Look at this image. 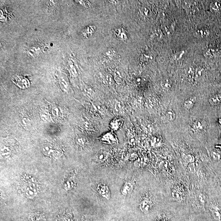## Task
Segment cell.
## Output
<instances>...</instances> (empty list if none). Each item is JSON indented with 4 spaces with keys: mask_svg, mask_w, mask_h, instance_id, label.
<instances>
[{
    "mask_svg": "<svg viewBox=\"0 0 221 221\" xmlns=\"http://www.w3.org/2000/svg\"><path fill=\"white\" fill-rule=\"evenodd\" d=\"M203 196L202 195H200V194L198 196L199 200L202 203V204H203V203H204V199Z\"/></svg>",
    "mask_w": 221,
    "mask_h": 221,
    "instance_id": "obj_32",
    "label": "cell"
},
{
    "mask_svg": "<svg viewBox=\"0 0 221 221\" xmlns=\"http://www.w3.org/2000/svg\"><path fill=\"white\" fill-rule=\"evenodd\" d=\"M21 124L24 127H28L30 125V119L28 117H23L22 118L21 120Z\"/></svg>",
    "mask_w": 221,
    "mask_h": 221,
    "instance_id": "obj_25",
    "label": "cell"
},
{
    "mask_svg": "<svg viewBox=\"0 0 221 221\" xmlns=\"http://www.w3.org/2000/svg\"><path fill=\"white\" fill-rule=\"evenodd\" d=\"M192 128L194 131L197 132H203L206 130V123L205 120H195L192 124Z\"/></svg>",
    "mask_w": 221,
    "mask_h": 221,
    "instance_id": "obj_4",
    "label": "cell"
},
{
    "mask_svg": "<svg viewBox=\"0 0 221 221\" xmlns=\"http://www.w3.org/2000/svg\"><path fill=\"white\" fill-rule=\"evenodd\" d=\"M218 51L214 49H208L204 52V55L206 57L212 58L219 54Z\"/></svg>",
    "mask_w": 221,
    "mask_h": 221,
    "instance_id": "obj_20",
    "label": "cell"
},
{
    "mask_svg": "<svg viewBox=\"0 0 221 221\" xmlns=\"http://www.w3.org/2000/svg\"><path fill=\"white\" fill-rule=\"evenodd\" d=\"M219 122L220 123V124L221 125V118H220V119L219 120Z\"/></svg>",
    "mask_w": 221,
    "mask_h": 221,
    "instance_id": "obj_33",
    "label": "cell"
},
{
    "mask_svg": "<svg viewBox=\"0 0 221 221\" xmlns=\"http://www.w3.org/2000/svg\"><path fill=\"white\" fill-rule=\"evenodd\" d=\"M211 214L214 219L217 221L221 220V209L219 206L213 205L210 208Z\"/></svg>",
    "mask_w": 221,
    "mask_h": 221,
    "instance_id": "obj_6",
    "label": "cell"
},
{
    "mask_svg": "<svg viewBox=\"0 0 221 221\" xmlns=\"http://www.w3.org/2000/svg\"><path fill=\"white\" fill-rule=\"evenodd\" d=\"M209 34V31L206 29L201 28L199 29L196 31L194 35L195 36L199 38L205 37H207Z\"/></svg>",
    "mask_w": 221,
    "mask_h": 221,
    "instance_id": "obj_17",
    "label": "cell"
},
{
    "mask_svg": "<svg viewBox=\"0 0 221 221\" xmlns=\"http://www.w3.org/2000/svg\"><path fill=\"white\" fill-rule=\"evenodd\" d=\"M196 98L195 96L190 97L187 100H185L184 102V105L185 108L188 110H190L194 106L195 102H196Z\"/></svg>",
    "mask_w": 221,
    "mask_h": 221,
    "instance_id": "obj_12",
    "label": "cell"
},
{
    "mask_svg": "<svg viewBox=\"0 0 221 221\" xmlns=\"http://www.w3.org/2000/svg\"><path fill=\"white\" fill-rule=\"evenodd\" d=\"M152 204L149 200L145 199L141 202L139 204V208L144 213H147L150 210Z\"/></svg>",
    "mask_w": 221,
    "mask_h": 221,
    "instance_id": "obj_9",
    "label": "cell"
},
{
    "mask_svg": "<svg viewBox=\"0 0 221 221\" xmlns=\"http://www.w3.org/2000/svg\"><path fill=\"white\" fill-rule=\"evenodd\" d=\"M204 69L202 67L196 68L195 70V79L199 81L202 78L204 74Z\"/></svg>",
    "mask_w": 221,
    "mask_h": 221,
    "instance_id": "obj_18",
    "label": "cell"
},
{
    "mask_svg": "<svg viewBox=\"0 0 221 221\" xmlns=\"http://www.w3.org/2000/svg\"><path fill=\"white\" fill-rule=\"evenodd\" d=\"M22 189L27 197L32 198L38 192V184L35 178L31 177H25L22 183Z\"/></svg>",
    "mask_w": 221,
    "mask_h": 221,
    "instance_id": "obj_1",
    "label": "cell"
},
{
    "mask_svg": "<svg viewBox=\"0 0 221 221\" xmlns=\"http://www.w3.org/2000/svg\"><path fill=\"white\" fill-rule=\"evenodd\" d=\"M107 157V154L104 152H100L97 154L96 155V158L97 160L102 161H104Z\"/></svg>",
    "mask_w": 221,
    "mask_h": 221,
    "instance_id": "obj_26",
    "label": "cell"
},
{
    "mask_svg": "<svg viewBox=\"0 0 221 221\" xmlns=\"http://www.w3.org/2000/svg\"><path fill=\"white\" fill-rule=\"evenodd\" d=\"M52 113L53 116H58L60 114V109L58 107H53L52 109Z\"/></svg>",
    "mask_w": 221,
    "mask_h": 221,
    "instance_id": "obj_27",
    "label": "cell"
},
{
    "mask_svg": "<svg viewBox=\"0 0 221 221\" xmlns=\"http://www.w3.org/2000/svg\"><path fill=\"white\" fill-rule=\"evenodd\" d=\"M123 121L120 118H116L111 120L110 123V129L113 131H117L122 127Z\"/></svg>",
    "mask_w": 221,
    "mask_h": 221,
    "instance_id": "obj_7",
    "label": "cell"
},
{
    "mask_svg": "<svg viewBox=\"0 0 221 221\" xmlns=\"http://www.w3.org/2000/svg\"><path fill=\"white\" fill-rule=\"evenodd\" d=\"M183 159L186 161V162L190 163H194L195 161V158L193 155L188 154V155H185L183 154L182 156Z\"/></svg>",
    "mask_w": 221,
    "mask_h": 221,
    "instance_id": "obj_21",
    "label": "cell"
},
{
    "mask_svg": "<svg viewBox=\"0 0 221 221\" xmlns=\"http://www.w3.org/2000/svg\"><path fill=\"white\" fill-rule=\"evenodd\" d=\"M188 168L190 171L192 172H195V166L194 163H190L188 165Z\"/></svg>",
    "mask_w": 221,
    "mask_h": 221,
    "instance_id": "obj_29",
    "label": "cell"
},
{
    "mask_svg": "<svg viewBox=\"0 0 221 221\" xmlns=\"http://www.w3.org/2000/svg\"><path fill=\"white\" fill-rule=\"evenodd\" d=\"M134 189L133 183L130 181H127L124 184L121 192L123 195L127 196L130 195L133 192Z\"/></svg>",
    "mask_w": 221,
    "mask_h": 221,
    "instance_id": "obj_5",
    "label": "cell"
},
{
    "mask_svg": "<svg viewBox=\"0 0 221 221\" xmlns=\"http://www.w3.org/2000/svg\"><path fill=\"white\" fill-rule=\"evenodd\" d=\"M115 34L117 38L122 41H127L128 39V35L125 30L122 28L116 29L115 31Z\"/></svg>",
    "mask_w": 221,
    "mask_h": 221,
    "instance_id": "obj_8",
    "label": "cell"
},
{
    "mask_svg": "<svg viewBox=\"0 0 221 221\" xmlns=\"http://www.w3.org/2000/svg\"><path fill=\"white\" fill-rule=\"evenodd\" d=\"M100 141L108 144L113 145L118 142V139L115 135L111 132L106 133L100 137Z\"/></svg>",
    "mask_w": 221,
    "mask_h": 221,
    "instance_id": "obj_2",
    "label": "cell"
},
{
    "mask_svg": "<svg viewBox=\"0 0 221 221\" xmlns=\"http://www.w3.org/2000/svg\"><path fill=\"white\" fill-rule=\"evenodd\" d=\"M186 75L187 80L191 82L195 79V70L192 66H190L187 68L186 71Z\"/></svg>",
    "mask_w": 221,
    "mask_h": 221,
    "instance_id": "obj_14",
    "label": "cell"
},
{
    "mask_svg": "<svg viewBox=\"0 0 221 221\" xmlns=\"http://www.w3.org/2000/svg\"><path fill=\"white\" fill-rule=\"evenodd\" d=\"M209 102L212 105L216 106L221 104V94L215 95L211 97Z\"/></svg>",
    "mask_w": 221,
    "mask_h": 221,
    "instance_id": "obj_16",
    "label": "cell"
},
{
    "mask_svg": "<svg viewBox=\"0 0 221 221\" xmlns=\"http://www.w3.org/2000/svg\"><path fill=\"white\" fill-rule=\"evenodd\" d=\"M161 85L164 91H168L171 89L172 82L170 79L168 78H165L161 80Z\"/></svg>",
    "mask_w": 221,
    "mask_h": 221,
    "instance_id": "obj_10",
    "label": "cell"
},
{
    "mask_svg": "<svg viewBox=\"0 0 221 221\" xmlns=\"http://www.w3.org/2000/svg\"><path fill=\"white\" fill-rule=\"evenodd\" d=\"M97 190L98 193L103 198L107 200L110 199V192L109 187L107 185L104 184H99L97 186Z\"/></svg>",
    "mask_w": 221,
    "mask_h": 221,
    "instance_id": "obj_3",
    "label": "cell"
},
{
    "mask_svg": "<svg viewBox=\"0 0 221 221\" xmlns=\"http://www.w3.org/2000/svg\"><path fill=\"white\" fill-rule=\"evenodd\" d=\"M165 117L167 121H174L176 119V113L172 109H168L165 112Z\"/></svg>",
    "mask_w": 221,
    "mask_h": 221,
    "instance_id": "obj_15",
    "label": "cell"
},
{
    "mask_svg": "<svg viewBox=\"0 0 221 221\" xmlns=\"http://www.w3.org/2000/svg\"><path fill=\"white\" fill-rule=\"evenodd\" d=\"M161 141V140L159 137H156L153 138V143L154 145H156V146L159 145Z\"/></svg>",
    "mask_w": 221,
    "mask_h": 221,
    "instance_id": "obj_30",
    "label": "cell"
},
{
    "mask_svg": "<svg viewBox=\"0 0 221 221\" xmlns=\"http://www.w3.org/2000/svg\"><path fill=\"white\" fill-rule=\"evenodd\" d=\"M76 143L79 146H84L85 143V140L82 137H79L77 138Z\"/></svg>",
    "mask_w": 221,
    "mask_h": 221,
    "instance_id": "obj_28",
    "label": "cell"
},
{
    "mask_svg": "<svg viewBox=\"0 0 221 221\" xmlns=\"http://www.w3.org/2000/svg\"><path fill=\"white\" fill-rule=\"evenodd\" d=\"M190 3L188 1H186L184 2V4H183V6L184 7V8H186V9H188V8L190 7Z\"/></svg>",
    "mask_w": 221,
    "mask_h": 221,
    "instance_id": "obj_31",
    "label": "cell"
},
{
    "mask_svg": "<svg viewBox=\"0 0 221 221\" xmlns=\"http://www.w3.org/2000/svg\"><path fill=\"white\" fill-rule=\"evenodd\" d=\"M209 7L211 11L213 13H218L221 9V2L219 1H215L212 2Z\"/></svg>",
    "mask_w": 221,
    "mask_h": 221,
    "instance_id": "obj_13",
    "label": "cell"
},
{
    "mask_svg": "<svg viewBox=\"0 0 221 221\" xmlns=\"http://www.w3.org/2000/svg\"><path fill=\"white\" fill-rule=\"evenodd\" d=\"M40 118L43 121H47L49 118V113L46 110H43L41 111L40 113Z\"/></svg>",
    "mask_w": 221,
    "mask_h": 221,
    "instance_id": "obj_24",
    "label": "cell"
},
{
    "mask_svg": "<svg viewBox=\"0 0 221 221\" xmlns=\"http://www.w3.org/2000/svg\"><path fill=\"white\" fill-rule=\"evenodd\" d=\"M56 149H53V146L50 144H46L43 146V153L47 156H50L51 155L54 156L55 152Z\"/></svg>",
    "mask_w": 221,
    "mask_h": 221,
    "instance_id": "obj_11",
    "label": "cell"
},
{
    "mask_svg": "<svg viewBox=\"0 0 221 221\" xmlns=\"http://www.w3.org/2000/svg\"><path fill=\"white\" fill-rule=\"evenodd\" d=\"M16 78L17 81L18 86L22 88H25L28 87L29 82L28 80L25 78H23L22 77H18Z\"/></svg>",
    "mask_w": 221,
    "mask_h": 221,
    "instance_id": "obj_19",
    "label": "cell"
},
{
    "mask_svg": "<svg viewBox=\"0 0 221 221\" xmlns=\"http://www.w3.org/2000/svg\"><path fill=\"white\" fill-rule=\"evenodd\" d=\"M123 107L122 104L120 102H116L114 106V109L116 112L119 114L122 113L123 110Z\"/></svg>",
    "mask_w": 221,
    "mask_h": 221,
    "instance_id": "obj_23",
    "label": "cell"
},
{
    "mask_svg": "<svg viewBox=\"0 0 221 221\" xmlns=\"http://www.w3.org/2000/svg\"><path fill=\"white\" fill-rule=\"evenodd\" d=\"M211 156L212 159L216 161L220 160L221 157L220 154L217 151L215 150L211 151Z\"/></svg>",
    "mask_w": 221,
    "mask_h": 221,
    "instance_id": "obj_22",
    "label": "cell"
}]
</instances>
